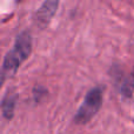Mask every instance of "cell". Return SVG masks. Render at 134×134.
Here are the masks:
<instances>
[{
	"label": "cell",
	"mask_w": 134,
	"mask_h": 134,
	"mask_svg": "<svg viewBox=\"0 0 134 134\" xmlns=\"http://www.w3.org/2000/svg\"><path fill=\"white\" fill-rule=\"evenodd\" d=\"M102 106V90L100 87H94L90 90L86 94L83 102L74 116V122L79 125L87 124Z\"/></svg>",
	"instance_id": "cell-2"
},
{
	"label": "cell",
	"mask_w": 134,
	"mask_h": 134,
	"mask_svg": "<svg viewBox=\"0 0 134 134\" xmlns=\"http://www.w3.org/2000/svg\"><path fill=\"white\" fill-rule=\"evenodd\" d=\"M134 93V66L131 73L124 79L121 85V94L125 98H131Z\"/></svg>",
	"instance_id": "cell-5"
},
{
	"label": "cell",
	"mask_w": 134,
	"mask_h": 134,
	"mask_svg": "<svg viewBox=\"0 0 134 134\" xmlns=\"http://www.w3.org/2000/svg\"><path fill=\"white\" fill-rule=\"evenodd\" d=\"M16 104V95L7 92L1 101V111L5 119H12L14 115V108Z\"/></svg>",
	"instance_id": "cell-4"
},
{
	"label": "cell",
	"mask_w": 134,
	"mask_h": 134,
	"mask_svg": "<svg viewBox=\"0 0 134 134\" xmlns=\"http://www.w3.org/2000/svg\"><path fill=\"white\" fill-rule=\"evenodd\" d=\"M58 6H59V1H55V0L45 1L44 4L38 8V11L35 12V15H34L35 21H37L40 26H46L47 24L51 21V19L54 16Z\"/></svg>",
	"instance_id": "cell-3"
},
{
	"label": "cell",
	"mask_w": 134,
	"mask_h": 134,
	"mask_svg": "<svg viewBox=\"0 0 134 134\" xmlns=\"http://www.w3.org/2000/svg\"><path fill=\"white\" fill-rule=\"evenodd\" d=\"M31 52H32V37L30 32L24 31L16 37L13 48L9 49L4 58L1 68L2 81L15 74L21 64L31 55Z\"/></svg>",
	"instance_id": "cell-1"
}]
</instances>
